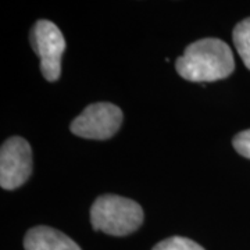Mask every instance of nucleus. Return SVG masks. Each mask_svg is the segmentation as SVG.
I'll list each match as a JSON object with an SVG mask.
<instances>
[{"label": "nucleus", "mask_w": 250, "mask_h": 250, "mask_svg": "<svg viewBox=\"0 0 250 250\" xmlns=\"http://www.w3.org/2000/svg\"><path fill=\"white\" fill-rule=\"evenodd\" d=\"M90 223L95 231L125 236L135 232L143 223V210L135 200L118 195H102L90 208Z\"/></svg>", "instance_id": "nucleus-2"}, {"label": "nucleus", "mask_w": 250, "mask_h": 250, "mask_svg": "<svg viewBox=\"0 0 250 250\" xmlns=\"http://www.w3.org/2000/svg\"><path fill=\"white\" fill-rule=\"evenodd\" d=\"M123 124V111L113 103H93L71 123V132L85 139L104 141L117 134Z\"/></svg>", "instance_id": "nucleus-4"}, {"label": "nucleus", "mask_w": 250, "mask_h": 250, "mask_svg": "<svg viewBox=\"0 0 250 250\" xmlns=\"http://www.w3.org/2000/svg\"><path fill=\"white\" fill-rule=\"evenodd\" d=\"M235 150L239 153L241 156L250 159V129L242 131L238 135H235L232 141Z\"/></svg>", "instance_id": "nucleus-9"}, {"label": "nucleus", "mask_w": 250, "mask_h": 250, "mask_svg": "<svg viewBox=\"0 0 250 250\" xmlns=\"http://www.w3.org/2000/svg\"><path fill=\"white\" fill-rule=\"evenodd\" d=\"M153 250H205L199 243L184 236H172L159 242Z\"/></svg>", "instance_id": "nucleus-8"}, {"label": "nucleus", "mask_w": 250, "mask_h": 250, "mask_svg": "<svg viewBox=\"0 0 250 250\" xmlns=\"http://www.w3.org/2000/svg\"><path fill=\"white\" fill-rule=\"evenodd\" d=\"M24 248L25 250H82L70 236L45 225L34 227L28 231Z\"/></svg>", "instance_id": "nucleus-6"}, {"label": "nucleus", "mask_w": 250, "mask_h": 250, "mask_svg": "<svg viewBox=\"0 0 250 250\" xmlns=\"http://www.w3.org/2000/svg\"><path fill=\"white\" fill-rule=\"evenodd\" d=\"M233 43L245 65L250 70V17L236 24L232 32Z\"/></svg>", "instance_id": "nucleus-7"}, {"label": "nucleus", "mask_w": 250, "mask_h": 250, "mask_svg": "<svg viewBox=\"0 0 250 250\" xmlns=\"http://www.w3.org/2000/svg\"><path fill=\"white\" fill-rule=\"evenodd\" d=\"M31 45L41 59V71L46 80L54 82L62 74V56L65 39L57 25L49 20H39L31 31Z\"/></svg>", "instance_id": "nucleus-3"}, {"label": "nucleus", "mask_w": 250, "mask_h": 250, "mask_svg": "<svg viewBox=\"0 0 250 250\" xmlns=\"http://www.w3.org/2000/svg\"><path fill=\"white\" fill-rule=\"evenodd\" d=\"M32 172V150L20 136H11L0 150V185L13 190L24 185Z\"/></svg>", "instance_id": "nucleus-5"}, {"label": "nucleus", "mask_w": 250, "mask_h": 250, "mask_svg": "<svg viewBox=\"0 0 250 250\" xmlns=\"http://www.w3.org/2000/svg\"><path fill=\"white\" fill-rule=\"evenodd\" d=\"M175 68L187 81L213 82L229 77L235 68L232 50L221 39L205 38L188 46Z\"/></svg>", "instance_id": "nucleus-1"}]
</instances>
